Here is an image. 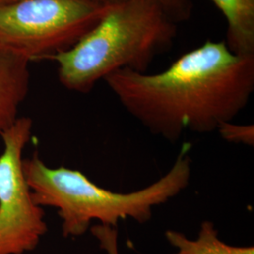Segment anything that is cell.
<instances>
[{
	"mask_svg": "<svg viewBox=\"0 0 254 254\" xmlns=\"http://www.w3.org/2000/svg\"><path fill=\"white\" fill-rule=\"evenodd\" d=\"M15 0H0V6H3L5 4H9L10 2H13Z\"/></svg>",
	"mask_w": 254,
	"mask_h": 254,
	"instance_id": "12",
	"label": "cell"
},
{
	"mask_svg": "<svg viewBox=\"0 0 254 254\" xmlns=\"http://www.w3.org/2000/svg\"><path fill=\"white\" fill-rule=\"evenodd\" d=\"M190 143H184L168 173L138 190L122 193L97 186L84 173L61 166L51 168L34 154L23 158V172L41 207L58 210L64 237H78L90 230L93 220L118 227L122 219L146 223L154 207L178 196L190 182Z\"/></svg>",
	"mask_w": 254,
	"mask_h": 254,
	"instance_id": "2",
	"label": "cell"
},
{
	"mask_svg": "<svg viewBox=\"0 0 254 254\" xmlns=\"http://www.w3.org/2000/svg\"><path fill=\"white\" fill-rule=\"evenodd\" d=\"M29 64L0 51V137L19 118L21 104L27 97Z\"/></svg>",
	"mask_w": 254,
	"mask_h": 254,
	"instance_id": "6",
	"label": "cell"
},
{
	"mask_svg": "<svg viewBox=\"0 0 254 254\" xmlns=\"http://www.w3.org/2000/svg\"><path fill=\"white\" fill-rule=\"evenodd\" d=\"M90 230L92 236L99 242L101 249L107 254H119L117 228L96 224L91 226Z\"/></svg>",
	"mask_w": 254,
	"mask_h": 254,
	"instance_id": "11",
	"label": "cell"
},
{
	"mask_svg": "<svg viewBox=\"0 0 254 254\" xmlns=\"http://www.w3.org/2000/svg\"><path fill=\"white\" fill-rule=\"evenodd\" d=\"M227 23L228 48L236 55H254V0H211Z\"/></svg>",
	"mask_w": 254,
	"mask_h": 254,
	"instance_id": "7",
	"label": "cell"
},
{
	"mask_svg": "<svg viewBox=\"0 0 254 254\" xmlns=\"http://www.w3.org/2000/svg\"><path fill=\"white\" fill-rule=\"evenodd\" d=\"M165 236L171 245L177 249L174 254H254L253 246L229 245L218 238V230L210 220L200 225L197 239H189L184 234L169 230Z\"/></svg>",
	"mask_w": 254,
	"mask_h": 254,
	"instance_id": "8",
	"label": "cell"
},
{
	"mask_svg": "<svg viewBox=\"0 0 254 254\" xmlns=\"http://www.w3.org/2000/svg\"><path fill=\"white\" fill-rule=\"evenodd\" d=\"M111 6L97 0H15L0 6V51L28 64L48 61L74 46Z\"/></svg>",
	"mask_w": 254,
	"mask_h": 254,
	"instance_id": "4",
	"label": "cell"
},
{
	"mask_svg": "<svg viewBox=\"0 0 254 254\" xmlns=\"http://www.w3.org/2000/svg\"><path fill=\"white\" fill-rule=\"evenodd\" d=\"M217 131L226 141L252 147L254 146V125H237L232 121L221 124Z\"/></svg>",
	"mask_w": 254,
	"mask_h": 254,
	"instance_id": "10",
	"label": "cell"
},
{
	"mask_svg": "<svg viewBox=\"0 0 254 254\" xmlns=\"http://www.w3.org/2000/svg\"><path fill=\"white\" fill-rule=\"evenodd\" d=\"M105 5H116L129 0H97ZM178 25L190 18L193 10L192 0H153Z\"/></svg>",
	"mask_w": 254,
	"mask_h": 254,
	"instance_id": "9",
	"label": "cell"
},
{
	"mask_svg": "<svg viewBox=\"0 0 254 254\" xmlns=\"http://www.w3.org/2000/svg\"><path fill=\"white\" fill-rule=\"evenodd\" d=\"M104 81L152 134L176 142L186 131H217L245 109L254 91V55L206 41L160 73L122 69Z\"/></svg>",
	"mask_w": 254,
	"mask_h": 254,
	"instance_id": "1",
	"label": "cell"
},
{
	"mask_svg": "<svg viewBox=\"0 0 254 254\" xmlns=\"http://www.w3.org/2000/svg\"><path fill=\"white\" fill-rule=\"evenodd\" d=\"M178 24L153 0L112 5L70 49L49 58L69 91L88 93L96 83L122 69L146 73L155 57L177 36Z\"/></svg>",
	"mask_w": 254,
	"mask_h": 254,
	"instance_id": "3",
	"label": "cell"
},
{
	"mask_svg": "<svg viewBox=\"0 0 254 254\" xmlns=\"http://www.w3.org/2000/svg\"><path fill=\"white\" fill-rule=\"evenodd\" d=\"M33 122L19 117L5 131L0 154V254L32 252L47 233L44 208L33 200L23 172V153L32 136Z\"/></svg>",
	"mask_w": 254,
	"mask_h": 254,
	"instance_id": "5",
	"label": "cell"
}]
</instances>
